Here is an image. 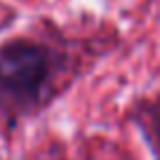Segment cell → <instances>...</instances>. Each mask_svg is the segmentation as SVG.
Instances as JSON below:
<instances>
[{
  "label": "cell",
  "instance_id": "1",
  "mask_svg": "<svg viewBox=\"0 0 160 160\" xmlns=\"http://www.w3.org/2000/svg\"><path fill=\"white\" fill-rule=\"evenodd\" d=\"M47 59L35 45L14 42L0 54V82L17 97H28L40 87Z\"/></svg>",
  "mask_w": 160,
  "mask_h": 160
}]
</instances>
